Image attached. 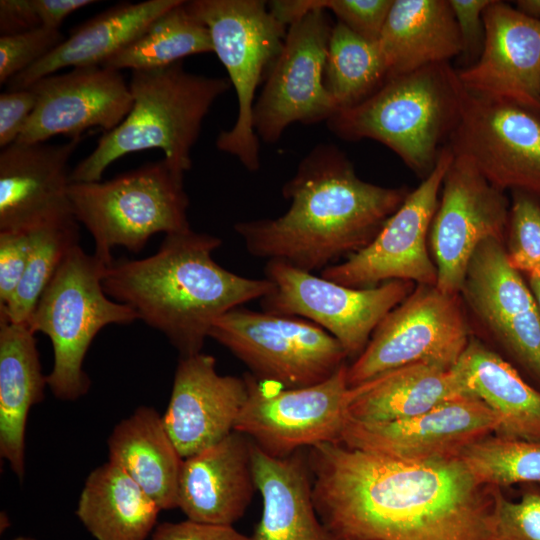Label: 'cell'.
Instances as JSON below:
<instances>
[{"label": "cell", "instance_id": "obj_18", "mask_svg": "<svg viewBox=\"0 0 540 540\" xmlns=\"http://www.w3.org/2000/svg\"><path fill=\"white\" fill-rule=\"evenodd\" d=\"M491 409L461 394L420 415L379 423L347 418L340 443L355 449L412 461L458 457L470 444L496 434Z\"/></svg>", "mask_w": 540, "mask_h": 540}, {"label": "cell", "instance_id": "obj_33", "mask_svg": "<svg viewBox=\"0 0 540 540\" xmlns=\"http://www.w3.org/2000/svg\"><path fill=\"white\" fill-rule=\"evenodd\" d=\"M386 80L387 70L378 43L358 36L339 22L334 23L324 83L338 111L361 103Z\"/></svg>", "mask_w": 540, "mask_h": 540}, {"label": "cell", "instance_id": "obj_7", "mask_svg": "<svg viewBox=\"0 0 540 540\" xmlns=\"http://www.w3.org/2000/svg\"><path fill=\"white\" fill-rule=\"evenodd\" d=\"M107 264L78 244L68 253L40 296L27 326L49 337L53 366L48 387L63 401L84 396L91 381L83 369L86 353L98 332L138 319L128 305L110 299L103 288Z\"/></svg>", "mask_w": 540, "mask_h": 540}, {"label": "cell", "instance_id": "obj_24", "mask_svg": "<svg viewBox=\"0 0 540 540\" xmlns=\"http://www.w3.org/2000/svg\"><path fill=\"white\" fill-rule=\"evenodd\" d=\"M252 470L263 501L252 540H339L317 513L309 463L300 451L277 458L252 442Z\"/></svg>", "mask_w": 540, "mask_h": 540}, {"label": "cell", "instance_id": "obj_14", "mask_svg": "<svg viewBox=\"0 0 540 540\" xmlns=\"http://www.w3.org/2000/svg\"><path fill=\"white\" fill-rule=\"evenodd\" d=\"M459 296L473 334L481 332L540 386V309L505 244L483 241L472 255Z\"/></svg>", "mask_w": 540, "mask_h": 540}, {"label": "cell", "instance_id": "obj_25", "mask_svg": "<svg viewBox=\"0 0 540 540\" xmlns=\"http://www.w3.org/2000/svg\"><path fill=\"white\" fill-rule=\"evenodd\" d=\"M182 0L123 2L75 28L59 46L30 68L13 77L9 90L26 89L65 67L103 65L137 38L157 17Z\"/></svg>", "mask_w": 540, "mask_h": 540}, {"label": "cell", "instance_id": "obj_19", "mask_svg": "<svg viewBox=\"0 0 540 540\" xmlns=\"http://www.w3.org/2000/svg\"><path fill=\"white\" fill-rule=\"evenodd\" d=\"M28 88L36 95V106L16 142H46L56 135L81 139L91 127L109 132L124 120L133 103L121 71L101 65L74 67Z\"/></svg>", "mask_w": 540, "mask_h": 540}, {"label": "cell", "instance_id": "obj_46", "mask_svg": "<svg viewBox=\"0 0 540 540\" xmlns=\"http://www.w3.org/2000/svg\"><path fill=\"white\" fill-rule=\"evenodd\" d=\"M515 8L531 18L540 20V0H517Z\"/></svg>", "mask_w": 540, "mask_h": 540}, {"label": "cell", "instance_id": "obj_39", "mask_svg": "<svg viewBox=\"0 0 540 540\" xmlns=\"http://www.w3.org/2000/svg\"><path fill=\"white\" fill-rule=\"evenodd\" d=\"M66 37L60 29L44 26L0 37V84L40 61L59 46Z\"/></svg>", "mask_w": 540, "mask_h": 540}, {"label": "cell", "instance_id": "obj_26", "mask_svg": "<svg viewBox=\"0 0 540 540\" xmlns=\"http://www.w3.org/2000/svg\"><path fill=\"white\" fill-rule=\"evenodd\" d=\"M466 394L482 400L498 421L496 435L540 440V390L473 335L452 367Z\"/></svg>", "mask_w": 540, "mask_h": 540}, {"label": "cell", "instance_id": "obj_32", "mask_svg": "<svg viewBox=\"0 0 540 540\" xmlns=\"http://www.w3.org/2000/svg\"><path fill=\"white\" fill-rule=\"evenodd\" d=\"M210 52H213V44L208 28L187 10L182 0L101 66L119 71L147 70Z\"/></svg>", "mask_w": 540, "mask_h": 540}, {"label": "cell", "instance_id": "obj_36", "mask_svg": "<svg viewBox=\"0 0 540 540\" xmlns=\"http://www.w3.org/2000/svg\"><path fill=\"white\" fill-rule=\"evenodd\" d=\"M392 4L393 0H274L268 7L287 27L314 8L330 11L358 36L377 42Z\"/></svg>", "mask_w": 540, "mask_h": 540}, {"label": "cell", "instance_id": "obj_20", "mask_svg": "<svg viewBox=\"0 0 540 540\" xmlns=\"http://www.w3.org/2000/svg\"><path fill=\"white\" fill-rule=\"evenodd\" d=\"M485 40L475 63L457 69L473 94L540 109V20L506 2L483 12Z\"/></svg>", "mask_w": 540, "mask_h": 540}, {"label": "cell", "instance_id": "obj_35", "mask_svg": "<svg viewBox=\"0 0 540 540\" xmlns=\"http://www.w3.org/2000/svg\"><path fill=\"white\" fill-rule=\"evenodd\" d=\"M458 457L482 486L540 484V440L489 435L464 448Z\"/></svg>", "mask_w": 540, "mask_h": 540}, {"label": "cell", "instance_id": "obj_17", "mask_svg": "<svg viewBox=\"0 0 540 540\" xmlns=\"http://www.w3.org/2000/svg\"><path fill=\"white\" fill-rule=\"evenodd\" d=\"M509 209L505 191L492 185L471 161L454 155L428 236L439 290L459 294L469 261L483 241L505 244Z\"/></svg>", "mask_w": 540, "mask_h": 540}, {"label": "cell", "instance_id": "obj_8", "mask_svg": "<svg viewBox=\"0 0 540 540\" xmlns=\"http://www.w3.org/2000/svg\"><path fill=\"white\" fill-rule=\"evenodd\" d=\"M185 5L208 28L213 53L237 96L236 121L218 134L216 146L255 172L260 168V140L252 123L255 94L282 50L288 27L263 0H192Z\"/></svg>", "mask_w": 540, "mask_h": 540}, {"label": "cell", "instance_id": "obj_47", "mask_svg": "<svg viewBox=\"0 0 540 540\" xmlns=\"http://www.w3.org/2000/svg\"><path fill=\"white\" fill-rule=\"evenodd\" d=\"M523 276L525 277L540 309V270L529 272Z\"/></svg>", "mask_w": 540, "mask_h": 540}, {"label": "cell", "instance_id": "obj_42", "mask_svg": "<svg viewBox=\"0 0 540 540\" xmlns=\"http://www.w3.org/2000/svg\"><path fill=\"white\" fill-rule=\"evenodd\" d=\"M36 106L31 88L8 90L0 94V147L15 143Z\"/></svg>", "mask_w": 540, "mask_h": 540}, {"label": "cell", "instance_id": "obj_9", "mask_svg": "<svg viewBox=\"0 0 540 540\" xmlns=\"http://www.w3.org/2000/svg\"><path fill=\"white\" fill-rule=\"evenodd\" d=\"M209 337L246 364L255 378L285 388L323 382L348 358L331 334L309 320L242 306L217 318Z\"/></svg>", "mask_w": 540, "mask_h": 540}, {"label": "cell", "instance_id": "obj_3", "mask_svg": "<svg viewBox=\"0 0 540 540\" xmlns=\"http://www.w3.org/2000/svg\"><path fill=\"white\" fill-rule=\"evenodd\" d=\"M221 244L220 238L191 228L167 234L155 254L107 266L104 291L164 334L180 357L200 353L217 318L274 289L267 278L220 266L212 253Z\"/></svg>", "mask_w": 540, "mask_h": 540}, {"label": "cell", "instance_id": "obj_28", "mask_svg": "<svg viewBox=\"0 0 540 540\" xmlns=\"http://www.w3.org/2000/svg\"><path fill=\"white\" fill-rule=\"evenodd\" d=\"M377 43L387 79L450 62L462 52L449 0H393Z\"/></svg>", "mask_w": 540, "mask_h": 540}, {"label": "cell", "instance_id": "obj_44", "mask_svg": "<svg viewBox=\"0 0 540 540\" xmlns=\"http://www.w3.org/2000/svg\"><path fill=\"white\" fill-rule=\"evenodd\" d=\"M40 26L32 0L0 1L1 36L23 33Z\"/></svg>", "mask_w": 540, "mask_h": 540}, {"label": "cell", "instance_id": "obj_4", "mask_svg": "<svg viewBox=\"0 0 540 540\" xmlns=\"http://www.w3.org/2000/svg\"><path fill=\"white\" fill-rule=\"evenodd\" d=\"M466 94L450 62L431 64L387 79L361 103L336 112L327 125L346 141L382 143L424 179L459 123Z\"/></svg>", "mask_w": 540, "mask_h": 540}, {"label": "cell", "instance_id": "obj_10", "mask_svg": "<svg viewBox=\"0 0 540 540\" xmlns=\"http://www.w3.org/2000/svg\"><path fill=\"white\" fill-rule=\"evenodd\" d=\"M473 335L459 294L444 293L435 285H416L383 318L363 352L348 366V386L415 363L451 369Z\"/></svg>", "mask_w": 540, "mask_h": 540}, {"label": "cell", "instance_id": "obj_41", "mask_svg": "<svg viewBox=\"0 0 540 540\" xmlns=\"http://www.w3.org/2000/svg\"><path fill=\"white\" fill-rule=\"evenodd\" d=\"M491 0H449L460 35L462 68L477 61L485 40L483 12ZM459 68V69H462Z\"/></svg>", "mask_w": 540, "mask_h": 540}, {"label": "cell", "instance_id": "obj_13", "mask_svg": "<svg viewBox=\"0 0 540 540\" xmlns=\"http://www.w3.org/2000/svg\"><path fill=\"white\" fill-rule=\"evenodd\" d=\"M333 25L327 11L314 8L288 26L253 106V128L262 142L276 143L289 125L327 122L338 111L324 83Z\"/></svg>", "mask_w": 540, "mask_h": 540}, {"label": "cell", "instance_id": "obj_1", "mask_svg": "<svg viewBox=\"0 0 540 540\" xmlns=\"http://www.w3.org/2000/svg\"><path fill=\"white\" fill-rule=\"evenodd\" d=\"M308 463L317 513L339 540H487L493 488L459 457L402 460L323 443Z\"/></svg>", "mask_w": 540, "mask_h": 540}, {"label": "cell", "instance_id": "obj_48", "mask_svg": "<svg viewBox=\"0 0 540 540\" xmlns=\"http://www.w3.org/2000/svg\"><path fill=\"white\" fill-rule=\"evenodd\" d=\"M12 540H35V539L31 537H27V536H18V537L13 538Z\"/></svg>", "mask_w": 540, "mask_h": 540}, {"label": "cell", "instance_id": "obj_11", "mask_svg": "<svg viewBox=\"0 0 540 540\" xmlns=\"http://www.w3.org/2000/svg\"><path fill=\"white\" fill-rule=\"evenodd\" d=\"M265 275L274 289L260 299L264 312L305 318L331 334L347 357L357 358L383 318L416 284L392 280L352 288L279 260H268Z\"/></svg>", "mask_w": 540, "mask_h": 540}, {"label": "cell", "instance_id": "obj_30", "mask_svg": "<svg viewBox=\"0 0 540 540\" xmlns=\"http://www.w3.org/2000/svg\"><path fill=\"white\" fill-rule=\"evenodd\" d=\"M108 460L124 470L161 508L178 507L183 458L154 408L138 407L107 440Z\"/></svg>", "mask_w": 540, "mask_h": 540}, {"label": "cell", "instance_id": "obj_34", "mask_svg": "<svg viewBox=\"0 0 540 540\" xmlns=\"http://www.w3.org/2000/svg\"><path fill=\"white\" fill-rule=\"evenodd\" d=\"M29 257L24 276L0 318L27 325L43 291L71 251L79 244V223L73 214L44 221L27 231Z\"/></svg>", "mask_w": 540, "mask_h": 540}, {"label": "cell", "instance_id": "obj_16", "mask_svg": "<svg viewBox=\"0 0 540 540\" xmlns=\"http://www.w3.org/2000/svg\"><path fill=\"white\" fill-rule=\"evenodd\" d=\"M502 191L540 198V109L467 91L447 144Z\"/></svg>", "mask_w": 540, "mask_h": 540}, {"label": "cell", "instance_id": "obj_12", "mask_svg": "<svg viewBox=\"0 0 540 540\" xmlns=\"http://www.w3.org/2000/svg\"><path fill=\"white\" fill-rule=\"evenodd\" d=\"M347 368L345 363L325 381L300 388H276L247 374V398L234 431L277 458L303 447L340 443L347 420Z\"/></svg>", "mask_w": 540, "mask_h": 540}, {"label": "cell", "instance_id": "obj_29", "mask_svg": "<svg viewBox=\"0 0 540 540\" xmlns=\"http://www.w3.org/2000/svg\"><path fill=\"white\" fill-rule=\"evenodd\" d=\"M466 394L453 369L415 363L392 369L349 387L347 418L379 423L414 417Z\"/></svg>", "mask_w": 540, "mask_h": 540}, {"label": "cell", "instance_id": "obj_2", "mask_svg": "<svg viewBox=\"0 0 540 540\" xmlns=\"http://www.w3.org/2000/svg\"><path fill=\"white\" fill-rule=\"evenodd\" d=\"M410 190L361 179L334 144H318L282 187L290 201L277 218L237 222L250 254L311 272L366 247Z\"/></svg>", "mask_w": 540, "mask_h": 540}, {"label": "cell", "instance_id": "obj_15", "mask_svg": "<svg viewBox=\"0 0 540 540\" xmlns=\"http://www.w3.org/2000/svg\"><path fill=\"white\" fill-rule=\"evenodd\" d=\"M454 158L446 145L430 174L410 190L375 238L343 262L321 271V277L352 288H370L392 280L435 285L437 269L428 236L444 176Z\"/></svg>", "mask_w": 540, "mask_h": 540}, {"label": "cell", "instance_id": "obj_23", "mask_svg": "<svg viewBox=\"0 0 540 540\" xmlns=\"http://www.w3.org/2000/svg\"><path fill=\"white\" fill-rule=\"evenodd\" d=\"M255 489L252 441L232 431L183 458L178 508L192 521L232 525L245 513Z\"/></svg>", "mask_w": 540, "mask_h": 540}, {"label": "cell", "instance_id": "obj_6", "mask_svg": "<svg viewBox=\"0 0 540 540\" xmlns=\"http://www.w3.org/2000/svg\"><path fill=\"white\" fill-rule=\"evenodd\" d=\"M184 174L163 158L106 181L71 182V210L93 237L94 254L109 266L114 247L138 253L154 234L190 229Z\"/></svg>", "mask_w": 540, "mask_h": 540}, {"label": "cell", "instance_id": "obj_38", "mask_svg": "<svg viewBox=\"0 0 540 540\" xmlns=\"http://www.w3.org/2000/svg\"><path fill=\"white\" fill-rule=\"evenodd\" d=\"M487 540H540V491H526L513 501L493 488Z\"/></svg>", "mask_w": 540, "mask_h": 540}, {"label": "cell", "instance_id": "obj_45", "mask_svg": "<svg viewBox=\"0 0 540 540\" xmlns=\"http://www.w3.org/2000/svg\"><path fill=\"white\" fill-rule=\"evenodd\" d=\"M41 26L60 29L62 22L75 11L97 3L91 0H32Z\"/></svg>", "mask_w": 540, "mask_h": 540}, {"label": "cell", "instance_id": "obj_37", "mask_svg": "<svg viewBox=\"0 0 540 540\" xmlns=\"http://www.w3.org/2000/svg\"><path fill=\"white\" fill-rule=\"evenodd\" d=\"M505 250L521 274L540 270V198L512 191Z\"/></svg>", "mask_w": 540, "mask_h": 540}, {"label": "cell", "instance_id": "obj_40", "mask_svg": "<svg viewBox=\"0 0 540 540\" xmlns=\"http://www.w3.org/2000/svg\"><path fill=\"white\" fill-rule=\"evenodd\" d=\"M29 257L27 231L0 232V307L14 296L26 270Z\"/></svg>", "mask_w": 540, "mask_h": 540}, {"label": "cell", "instance_id": "obj_27", "mask_svg": "<svg viewBox=\"0 0 540 540\" xmlns=\"http://www.w3.org/2000/svg\"><path fill=\"white\" fill-rule=\"evenodd\" d=\"M46 386L35 334L25 324L0 318V455L21 481L28 414L44 400Z\"/></svg>", "mask_w": 540, "mask_h": 540}, {"label": "cell", "instance_id": "obj_31", "mask_svg": "<svg viewBox=\"0 0 540 540\" xmlns=\"http://www.w3.org/2000/svg\"><path fill=\"white\" fill-rule=\"evenodd\" d=\"M160 511L124 470L108 460L87 476L75 514L96 540H146Z\"/></svg>", "mask_w": 540, "mask_h": 540}, {"label": "cell", "instance_id": "obj_22", "mask_svg": "<svg viewBox=\"0 0 540 540\" xmlns=\"http://www.w3.org/2000/svg\"><path fill=\"white\" fill-rule=\"evenodd\" d=\"M81 139L63 144L15 142L0 153V232L28 231L73 214L68 162Z\"/></svg>", "mask_w": 540, "mask_h": 540}, {"label": "cell", "instance_id": "obj_21", "mask_svg": "<svg viewBox=\"0 0 540 540\" xmlns=\"http://www.w3.org/2000/svg\"><path fill=\"white\" fill-rule=\"evenodd\" d=\"M247 398L243 378L220 375L216 360L205 353L180 357L164 426L182 458L225 438Z\"/></svg>", "mask_w": 540, "mask_h": 540}, {"label": "cell", "instance_id": "obj_5", "mask_svg": "<svg viewBox=\"0 0 540 540\" xmlns=\"http://www.w3.org/2000/svg\"><path fill=\"white\" fill-rule=\"evenodd\" d=\"M129 87V113L71 170L72 183L100 181L114 161L148 149H160L172 167L185 173L192 166L191 150L203 120L231 84L227 78L188 72L181 61L132 71Z\"/></svg>", "mask_w": 540, "mask_h": 540}, {"label": "cell", "instance_id": "obj_43", "mask_svg": "<svg viewBox=\"0 0 540 540\" xmlns=\"http://www.w3.org/2000/svg\"><path fill=\"white\" fill-rule=\"evenodd\" d=\"M152 540H252L232 525H219L185 520L163 522L152 532Z\"/></svg>", "mask_w": 540, "mask_h": 540}]
</instances>
